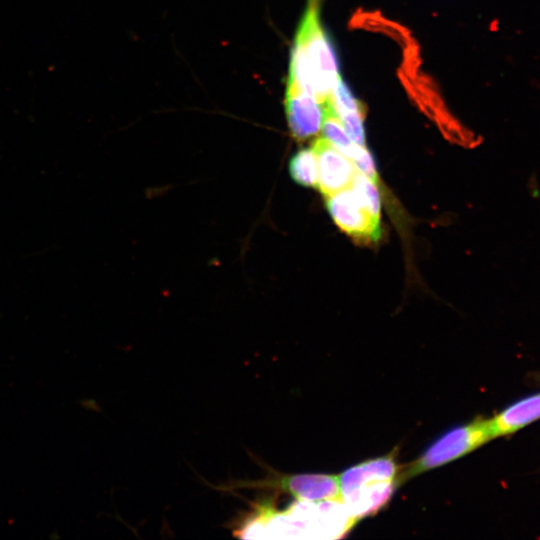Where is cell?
Listing matches in <instances>:
<instances>
[{
  "label": "cell",
  "mask_w": 540,
  "mask_h": 540,
  "mask_svg": "<svg viewBox=\"0 0 540 540\" xmlns=\"http://www.w3.org/2000/svg\"><path fill=\"white\" fill-rule=\"evenodd\" d=\"M340 78L334 46L321 25L317 3H310L291 49L288 83L325 103Z\"/></svg>",
  "instance_id": "obj_1"
},
{
  "label": "cell",
  "mask_w": 540,
  "mask_h": 540,
  "mask_svg": "<svg viewBox=\"0 0 540 540\" xmlns=\"http://www.w3.org/2000/svg\"><path fill=\"white\" fill-rule=\"evenodd\" d=\"M398 468L393 453L366 460L343 471L339 477L341 502L355 521L375 514L391 498Z\"/></svg>",
  "instance_id": "obj_2"
},
{
  "label": "cell",
  "mask_w": 540,
  "mask_h": 540,
  "mask_svg": "<svg viewBox=\"0 0 540 540\" xmlns=\"http://www.w3.org/2000/svg\"><path fill=\"white\" fill-rule=\"evenodd\" d=\"M489 419L455 427L434 441L417 459L399 469L396 487L423 472L456 460L492 440Z\"/></svg>",
  "instance_id": "obj_3"
},
{
  "label": "cell",
  "mask_w": 540,
  "mask_h": 540,
  "mask_svg": "<svg viewBox=\"0 0 540 540\" xmlns=\"http://www.w3.org/2000/svg\"><path fill=\"white\" fill-rule=\"evenodd\" d=\"M254 487L274 488L287 492L299 501L341 502L339 477L330 474H296L268 477L265 480L231 484L227 489Z\"/></svg>",
  "instance_id": "obj_4"
},
{
  "label": "cell",
  "mask_w": 540,
  "mask_h": 540,
  "mask_svg": "<svg viewBox=\"0 0 540 540\" xmlns=\"http://www.w3.org/2000/svg\"><path fill=\"white\" fill-rule=\"evenodd\" d=\"M326 206L336 225L349 236L361 241L380 237V220L367 211L350 186L328 196Z\"/></svg>",
  "instance_id": "obj_5"
},
{
  "label": "cell",
  "mask_w": 540,
  "mask_h": 540,
  "mask_svg": "<svg viewBox=\"0 0 540 540\" xmlns=\"http://www.w3.org/2000/svg\"><path fill=\"white\" fill-rule=\"evenodd\" d=\"M311 148L317 162L316 188L326 197L348 188L356 174L353 162L326 138L316 139Z\"/></svg>",
  "instance_id": "obj_6"
},
{
  "label": "cell",
  "mask_w": 540,
  "mask_h": 540,
  "mask_svg": "<svg viewBox=\"0 0 540 540\" xmlns=\"http://www.w3.org/2000/svg\"><path fill=\"white\" fill-rule=\"evenodd\" d=\"M285 113L290 134L297 141L307 140L322 129L324 103L295 85L287 84Z\"/></svg>",
  "instance_id": "obj_7"
},
{
  "label": "cell",
  "mask_w": 540,
  "mask_h": 540,
  "mask_svg": "<svg viewBox=\"0 0 540 540\" xmlns=\"http://www.w3.org/2000/svg\"><path fill=\"white\" fill-rule=\"evenodd\" d=\"M540 419V393L525 397L489 419L493 439L507 436Z\"/></svg>",
  "instance_id": "obj_8"
},
{
  "label": "cell",
  "mask_w": 540,
  "mask_h": 540,
  "mask_svg": "<svg viewBox=\"0 0 540 540\" xmlns=\"http://www.w3.org/2000/svg\"><path fill=\"white\" fill-rule=\"evenodd\" d=\"M322 130L325 138L349 159L354 154L357 144L348 136L344 126L336 114L331 98L324 103V119Z\"/></svg>",
  "instance_id": "obj_9"
},
{
  "label": "cell",
  "mask_w": 540,
  "mask_h": 540,
  "mask_svg": "<svg viewBox=\"0 0 540 540\" xmlns=\"http://www.w3.org/2000/svg\"><path fill=\"white\" fill-rule=\"evenodd\" d=\"M288 170L291 178L299 185L317 187V162L312 148L297 151L289 161Z\"/></svg>",
  "instance_id": "obj_10"
},
{
  "label": "cell",
  "mask_w": 540,
  "mask_h": 540,
  "mask_svg": "<svg viewBox=\"0 0 540 540\" xmlns=\"http://www.w3.org/2000/svg\"><path fill=\"white\" fill-rule=\"evenodd\" d=\"M350 188L367 211L380 220V196L375 182L359 172L354 175Z\"/></svg>",
  "instance_id": "obj_11"
},
{
  "label": "cell",
  "mask_w": 540,
  "mask_h": 540,
  "mask_svg": "<svg viewBox=\"0 0 540 540\" xmlns=\"http://www.w3.org/2000/svg\"><path fill=\"white\" fill-rule=\"evenodd\" d=\"M331 103L337 115L344 112L366 114L367 111L364 104L354 96L341 77L332 91Z\"/></svg>",
  "instance_id": "obj_12"
},
{
  "label": "cell",
  "mask_w": 540,
  "mask_h": 540,
  "mask_svg": "<svg viewBox=\"0 0 540 540\" xmlns=\"http://www.w3.org/2000/svg\"><path fill=\"white\" fill-rule=\"evenodd\" d=\"M365 115L359 112H344L338 115L350 139L360 146H365Z\"/></svg>",
  "instance_id": "obj_13"
},
{
  "label": "cell",
  "mask_w": 540,
  "mask_h": 540,
  "mask_svg": "<svg viewBox=\"0 0 540 540\" xmlns=\"http://www.w3.org/2000/svg\"><path fill=\"white\" fill-rule=\"evenodd\" d=\"M350 160L360 173L370 178L373 182L377 181L378 177L374 160L366 146H358Z\"/></svg>",
  "instance_id": "obj_14"
},
{
  "label": "cell",
  "mask_w": 540,
  "mask_h": 540,
  "mask_svg": "<svg viewBox=\"0 0 540 540\" xmlns=\"http://www.w3.org/2000/svg\"><path fill=\"white\" fill-rule=\"evenodd\" d=\"M310 3H317L319 4V0H309Z\"/></svg>",
  "instance_id": "obj_15"
}]
</instances>
